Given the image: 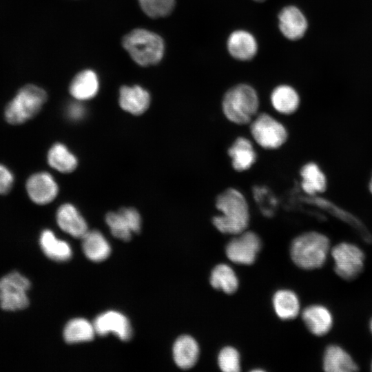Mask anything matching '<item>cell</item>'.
<instances>
[{
  "label": "cell",
  "instance_id": "6da1fadb",
  "mask_svg": "<svg viewBox=\"0 0 372 372\" xmlns=\"http://www.w3.org/2000/svg\"><path fill=\"white\" fill-rule=\"evenodd\" d=\"M216 207L221 212L212 219L221 233L238 235L245 231L249 222V206L243 194L235 188H228L216 198Z\"/></svg>",
  "mask_w": 372,
  "mask_h": 372
},
{
  "label": "cell",
  "instance_id": "7a4b0ae2",
  "mask_svg": "<svg viewBox=\"0 0 372 372\" xmlns=\"http://www.w3.org/2000/svg\"><path fill=\"white\" fill-rule=\"evenodd\" d=\"M330 240L324 234L308 231L295 238L291 245L293 262L300 268L311 270L322 267L330 251Z\"/></svg>",
  "mask_w": 372,
  "mask_h": 372
},
{
  "label": "cell",
  "instance_id": "3957f363",
  "mask_svg": "<svg viewBox=\"0 0 372 372\" xmlns=\"http://www.w3.org/2000/svg\"><path fill=\"white\" fill-rule=\"evenodd\" d=\"M123 46L139 65L146 67L158 63L165 52L162 37L146 29H134L124 36Z\"/></svg>",
  "mask_w": 372,
  "mask_h": 372
},
{
  "label": "cell",
  "instance_id": "277c9868",
  "mask_svg": "<svg viewBox=\"0 0 372 372\" xmlns=\"http://www.w3.org/2000/svg\"><path fill=\"white\" fill-rule=\"evenodd\" d=\"M259 99L251 85L240 83L229 89L223 98L222 109L225 117L238 125L251 122L257 114Z\"/></svg>",
  "mask_w": 372,
  "mask_h": 372
},
{
  "label": "cell",
  "instance_id": "5b68a950",
  "mask_svg": "<svg viewBox=\"0 0 372 372\" xmlns=\"http://www.w3.org/2000/svg\"><path fill=\"white\" fill-rule=\"evenodd\" d=\"M47 100V94L35 85L22 87L6 106L4 116L11 125H20L35 116Z\"/></svg>",
  "mask_w": 372,
  "mask_h": 372
},
{
  "label": "cell",
  "instance_id": "8992f818",
  "mask_svg": "<svg viewBox=\"0 0 372 372\" xmlns=\"http://www.w3.org/2000/svg\"><path fill=\"white\" fill-rule=\"evenodd\" d=\"M335 273L342 279L351 281L357 278L364 267L365 254L358 245L342 242L331 249Z\"/></svg>",
  "mask_w": 372,
  "mask_h": 372
},
{
  "label": "cell",
  "instance_id": "52a82bcc",
  "mask_svg": "<svg viewBox=\"0 0 372 372\" xmlns=\"http://www.w3.org/2000/svg\"><path fill=\"white\" fill-rule=\"evenodd\" d=\"M30 280L17 271H12L0 278V307L5 311H15L29 305L27 291Z\"/></svg>",
  "mask_w": 372,
  "mask_h": 372
},
{
  "label": "cell",
  "instance_id": "ba28073f",
  "mask_svg": "<svg viewBox=\"0 0 372 372\" xmlns=\"http://www.w3.org/2000/svg\"><path fill=\"white\" fill-rule=\"evenodd\" d=\"M250 132L255 141L267 149L279 148L288 137L285 127L267 113H261L251 121Z\"/></svg>",
  "mask_w": 372,
  "mask_h": 372
},
{
  "label": "cell",
  "instance_id": "9c48e42d",
  "mask_svg": "<svg viewBox=\"0 0 372 372\" xmlns=\"http://www.w3.org/2000/svg\"><path fill=\"white\" fill-rule=\"evenodd\" d=\"M238 235L227 245V257L234 263L251 265L260 249V239L252 231H243Z\"/></svg>",
  "mask_w": 372,
  "mask_h": 372
},
{
  "label": "cell",
  "instance_id": "30bf717a",
  "mask_svg": "<svg viewBox=\"0 0 372 372\" xmlns=\"http://www.w3.org/2000/svg\"><path fill=\"white\" fill-rule=\"evenodd\" d=\"M30 200L37 205H46L56 197L59 187L53 176L48 172H40L32 174L25 184Z\"/></svg>",
  "mask_w": 372,
  "mask_h": 372
},
{
  "label": "cell",
  "instance_id": "8fae6325",
  "mask_svg": "<svg viewBox=\"0 0 372 372\" xmlns=\"http://www.w3.org/2000/svg\"><path fill=\"white\" fill-rule=\"evenodd\" d=\"M96 333L101 336L110 333L122 341H128L132 335V329L127 318L116 311H108L98 316L93 323Z\"/></svg>",
  "mask_w": 372,
  "mask_h": 372
},
{
  "label": "cell",
  "instance_id": "7c38bea8",
  "mask_svg": "<svg viewBox=\"0 0 372 372\" xmlns=\"http://www.w3.org/2000/svg\"><path fill=\"white\" fill-rule=\"evenodd\" d=\"M278 27L285 37L296 41L305 34L308 22L304 13L298 7L287 6L278 14Z\"/></svg>",
  "mask_w": 372,
  "mask_h": 372
},
{
  "label": "cell",
  "instance_id": "4fadbf2b",
  "mask_svg": "<svg viewBox=\"0 0 372 372\" xmlns=\"http://www.w3.org/2000/svg\"><path fill=\"white\" fill-rule=\"evenodd\" d=\"M302 320L309 331L316 336L327 334L333 327V316L329 308L322 304H311L302 313Z\"/></svg>",
  "mask_w": 372,
  "mask_h": 372
},
{
  "label": "cell",
  "instance_id": "5bb4252c",
  "mask_svg": "<svg viewBox=\"0 0 372 372\" xmlns=\"http://www.w3.org/2000/svg\"><path fill=\"white\" fill-rule=\"evenodd\" d=\"M258 43L254 36L245 30L232 32L227 40V48L229 54L239 61H249L258 52Z\"/></svg>",
  "mask_w": 372,
  "mask_h": 372
},
{
  "label": "cell",
  "instance_id": "9a60e30c",
  "mask_svg": "<svg viewBox=\"0 0 372 372\" xmlns=\"http://www.w3.org/2000/svg\"><path fill=\"white\" fill-rule=\"evenodd\" d=\"M56 218L59 227L74 238H82L89 231L85 220L72 204L61 205L56 211Z\"/></svg>",
  "mask_w": 372,
  "mask_h": 372
},
{
  "label": "cell",
  "instance_id": "2e32d148",
  "mask_svg": "<svg viewBox=\"0 0 372 372\" xmlns=\"http://www.w3.org/2000/svg\"><path fill=\"white\" fill-rule=\"evenodd\" d=\"M322 366L327 372H353L359 370L358 365L351 355L336 344H330L325 348Z\"/></svg>",
  "mask_w": 372,
  "mask_h": 372
},
{
  "label": "cell",
  "instance_id": "e0dca14e",
  "mask_svg": "<svg viewBox=\"0 0 372 372\" xmlns=\"http://www.w3.org/2000/svg\"><path fill=\"white\" fill-rule=\"evenodd\" d=\"M149 93L139 85H123L119 90L121 107L134 115L143 114L150 104Z\"/></svg>",
  "mask_w": 372,
  "mask_h": 372
},
{
  "label": "cell",
  "instance_id": "ac0fdd59",
  "mask_svg": "<svg viewBox=\"0 0 372 372\" xmlns=\"http://www.w3.org/2000/svg\"><path fill=\"white\" fill-rule=\"evenodd\" d=\"M98 76L92 70L79 72L70 84L69 92L77 101H85L94 97L99 90Z\"/></svg>",
  "mask_w": 372,
  "mask_h": 372
},
{
  "label": "cell",
  "instance_id": "d6986e66",
  "mask_svg": "<svg viewBox=\"0 0 372 372\" xmlns=\"http://www.w3.org/2000/svg\"><path fill=\"white\" fill-rule=\"evenodd\" d=\"M233 168L238 172L249 169L256 163L257 154L251 142L247 138L238 137L228 149Z\"/></svg>",
  "mask_w": 372,
  "mask_h": 372
},
{
  "label": "cell",
  "instance_id": "ffe728a7",
  "mask_svg": "<svg viewBox=\"0 0 372 372\" xmlns=\"http://www.w3.org/2000/svg\"><path fill=\"white\" fill-rule=\"evenodd\" d=\"M301 187L309 196L323 193L327 188V179L319 165L314 162L305 163L300 169Z\"/></svg>",
  "mask_w": 372,
  "mask_h": 372
},
{
  "label": "cell",
  "instance_id": "44dd1931",
  "mask_svg": "<svg viewBox=\"0 0 372 372\" xmlns=\"http://www.w3.org/2000/svg\"><path fill=\"white\" fill-rule=\"evenodd\" d=\"M199 347L196 341L189 335L177 338L173 346V358L176 364L183 369L192 368L197 362Z\"/></svg>",
  "mask_w": 372,
  "mask_h": 372
},
{
  "label": "cell",
  "instance_id": "7402d4cb",
  "mask_svg": "<svg viewBox=\"0 0 372 372\" xmlns=\"http://www.w3.org/2000/svg\"><path fill=\"white\" fill-rule=\"evenodd\" d=\"M85 256L93 262H102L110 254L111 247L103 234L97 230L88 231L81 238Z\"/></svg>",
  "mask_w": 372,
  "mask_h": 372
},
{
  "label": "cell",
  "instance_id": "603a6c76",
  "mask_svg": "<svg viewBox=\"0 0 372 372\" xmlns=\"http://www.w3.org/2000/svg\"><path fill=\"white\" fill-rule=\"evenodd\" d=\"M270 99L273 107L283 114L294 113L299 107L300 102L297 91L289 85L276 87L271 92Z\"/></svg>",
  "mask_w": 372,
  "mask_h": 372
},
{
  "label": "cell",
  "instance_id": "cb8c5ba5",
  "mask_svg": "<svg viewBox=\"0 0 372 372\" xmlns=\"http://www.w3.org/2000/svg\"><path fill=\"white\" fill-rule=\"evenodd\" d=\"M39 242L43 253L53 260L65 262L70 260L72 256L70 245L64 240L57 239L51 230L43 231Z\"/></svg>",
  "mask_w": 372,
  "mask_h": 372
},
{
  "label": "cell",
  "instance_id": "d4e9b609",
  "mask_svg": "<svg viewBox=\"0 0 372 372\" xmlns=\"http://www.w3.org/2000/svg\"><path fill=\"white\" fill-rule=\"evenodd\" d=\"M273 305L277 316L282 320L295 318L300 312L298 297L291 290L276 291L273 297Z\"/></svg>",
  "mask_w": 372,
  "mask_h": 372
},
{
  "label": "cell",
  "instance_id": "484cf974",
  "mask_svg": "<svg viewBox=\"0 0 372 372\" xmlns=\"http://www.w3.org/2000/svg\"><path fill=\"white\" fill-rule=\"evenodd\" d=\"M48 164L53 169L61 173H70L73 172L78 164L76 156L60 143L53 145L48 152Z\"/></svg>",
  "mask_w": 372,
  "mask_h": 372
},
{
  "label": "cell",
  "instance_id": "4316f807",
  "mask_svg": "<svg viewBox=\"0 0 372 372\" xmlns=\"http://www.w3.org/2000/svg\"><path fill=\"white\" fill-rule=\"evenodd\" d=\"M96 333L93 324L84 318L70 320L63 330V338L68 344L89 342L94 339Z\"/></svg>",
  "mask_w": 372,
  "mask_h": 372
},
{
  "label": "cell",
  "instance_id": "83f0119b",
  "mask_svg": "<svg viewBox=\"0 0 372 372\" xmlns=\"http://www.w3.org/2000/svg\"><path fill=\"white\" fill-rule=\"evenodd\" d=\"M210 284L214 288L229 294L237 290L238 280L234 271L229 265L219 264L211 273Z\"/></svg>",
  "mask_w": 372,
  "mask_h": 372
},
{
  "label": "cell",
  "instance_id": "f1b7e54d",
  "mask_svg": "<svg viewBox=\"0 0 372 372\" xmlns=\"http://www.w3.org/2000/svg\"><path fill=\"white\" fill-rule=\"evenodd\" d=\"M145 14L151 18H160L170 14L176 4V0H138Z\"/></svg>",
  "mask_w": 372,
  "mask_h": 372
},
{
  "label": "cell",
  "instance_id": "f546056e",
  "mask_svg": "<svg viewBox=\"0 0 372 372\" xmlns=\"http://www.w3.org/2000/svg\"><path fill=\"white\" fill-rule=\"evenodd\" d=\"M105 221L114 237L124 241L131 239L132 231L118 211L107 213Z\"/></svg>",
  "mask_w": 372,
  "mask_h": 372
},
{
  "label": "cell",
  "instance_id": "4dcf8cb0",
  "mask_svg": "<svg viewBox=\"0 0 372 372\" xmlns=\"http://www.w3.org/2000/svg\"><path fill=\"white\" fill-rule=\"evenodd\" d=\"M218 363L224 372H238L240 370V355L237 350L231 347H225L221 349L218 354Z\"/></svg>",
  "mask_w": 372,
  "mask_h": 372
},
{
  "label": "cell",
  "instance_id": "1f68e13d",
  "mask_svg": "<svg viewBox=\"0 0 372 372\" xmlns=\"http://www.w3.org/2000/svg\"><path fill=\"white\" fill-rule=\"evenodd\" d=\"M118 212L123 217L132 233H139L141 228V218L138 211L132 207H123Z\"/></svg>",
  "mask_w": 372,
  "mask_h": 372
},
{
  "label": "cell",
  "instance_id": "d6a6232c",
  "mask_svg": "<svg viewBox=\"0 0 372 372\" xmlns=\"http://www.w3.org/2000/svg\"><path fill=\"white\" fill-rule=\"evenodd\" d=\"M14 176L12 172L5 165L0 163V194H7L14 185Z\"/></svg>",
  "mask_w": 372,
  "mask_h": 372
},
{
  "label": "cell",
  "instance_id": "836d02e7",
  "mask_svg": "<svg viewBox=\"0 0 372 372\" xmlns=\"http://www.w3.org/2000/svg\"><path fill=\"white\" fill-rule=\"evenodd\" d=\"M85 107L80 102H73L70 103L66 109L68 117L73 121H78L83 118L85 116Z\"/></svg>",
  "mask_w": 372,
  "mask_h": 372
},
{
  "label": "cell",
  "instance_id": "e575fe53",
  "mask_svg": "<svg viewBox=\"0 0 372 372\" xmlns=\"http://www.w3.org/2000/svg\"><path fill=\"white\" fill-rule=\"evenodd\" d=\"M368 187H369V192H370L371 194L372 195V174H371V176L369 182Z\"/></svg>",
  "mask_w": 372,
  "mask_h": 372
},
{
  "label": "cell",
  "instance_id": "d590c367",
  "mask_svg": "<svg viewBox=\"0 0 372 372\" xmlns=\"http://www.w3.org/2000/svg\"><path fill=\"white\" fill-rule=\"evenodd\" d=\"M369 329H370V331H371V332L372 333V318H371V319L370 320V322H369Z\"/></svg>",
  "mask_w": 372,
  "mask_h": 372
},
{
  "label": "cell",
  "instance_id": "8d00e7d4",
  "mask_svg": "<svg viewBox=\"0 0 372 372\" xmlns=\"http://www.w3.org/2000/svg\"><path fill=\"white\" fill-rule=\"evenodd\" d=\"M254 1H258V2H261V1H265V0H254Z\"/></svg>",
  "mask_w": 372,
  "mask_h": 372
},
{
  "label": "cell",
  "instance_id": "74e56055",
  "mask_svg": "<svg viewBox=\"0 0 372 372\" xmlns=\"http://www.w3.org/2000/svg\"><path fill=\"white\" fill-rule=\"evenodd\" d=\"M371 371H372V361H371Z\"/></svg>",
  "mask_w": 372,
  "mask_h": 372
}]
</instances>
